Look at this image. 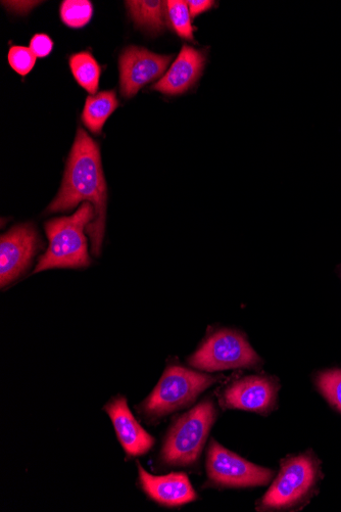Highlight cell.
<instances>
[{
	"label": "cell",
	"instance_id": "obj_6",
	"mask_svg": "<svg viewBox=\"0 0 341 512\" xmlns=\"http://www.w3.org/2000/svg\"><path fill=\"white\" fill-rule=\"evenodd\" d=\"M188 363L194 368L208 372L257 368L263 364L245 335L232 330L214 333L189 357Z\"/></svg>",
	"mask_w": 341,
	"mask_h": 512
},
{
	"label": "cell",
	"instance_id": "obj_2",
	"mask_svg": "<svg viewBox=\"0 0 341 512\" xmlns=\"http://www.w3.org/2000/svg\"><path fill=\"white\" fill-rule=\"evenodd\" d=\"M323 473L312 451L281 461L280 471L267 493L258 501V511H291L303 507L317 494Z\"/></svg>",
	"mask_w": 341,
	"mask_h": 512
},
{
	"label": "cell",
	"instance_id": "obj_5",
	"mask_svg": "<svg viewBox=\"0 0 341 512\" xmlns=\"http://www.w3.org/2000/svg\"><path fill=\"white\" fill-rule=\"evenodd\" d=\"M218 378L180 365L169 366L153 393L140 406L146 416L161 418L180 410L214 385Z\"/></svg>",
	"mask_w": 341,
	"mask_h": 512
},
{
	"label": "cell",
	"instance_id": "obj_7",
	"mask_svg": "<svg viewBox=\"0 0 341 512\" xmlns=\"http://www.w3.org/2000/svg\"><path fill=\"white\" fill-rule=\"evenodd\" d=\"M209 482L219 488L264 487L273 480L275 473L240 457L212 440L207 455Z\"/></svg>",
	"mask_w": 341,
	"mask_h": 512
},
{
	"label": "cell",
	"instance_id": "obj_9",
	"mask_svg": "<svg viewBox=\"0 0 341 512\" xmlns=\"http://www.w3.org/2000/svg\"><path fill=\"white\" fill-rule=\"evenodd\" d=\"M40 238L32 224L13 227L0 242V286L15 281L32 263Z\"/></svg>",
	"mask_w": 341,
	"mask_h": 512
},
{
	"label": "cell",
	"instance_id": "obj_3",
	"mask_svg": "<svg viewBox=\"0 0 341 512\" xmlns=\"http://www.w3.org/2000/svg\"><path fill=\"white\" fill-rule=\"evenodd\" d=\"M91 204L83 203L75 214L46 222L50 247L41 256L34 273L53 268H79L90 264L86 227L94 220Z\"/></svg>",
	"mask_w": 341,
	"mask_h": 512
},
{
	"label": "cell",
	"instance_id": "obj_4",
	"mask_svg": "<svg viewBox=\"0 0 341 512\" xmlns=\"http://www.w3.org/2000/svg\"><path fill=\"white\" fill-rule=\"evenodd\" d=\"M217 410L206 400L178 418L161 450L160 460L168 467H190L197 463L216 421Z\"/></svg>",
	"mask_w": 341,
	"mask_h": 512
},
{
	"label": "cell",
	"instance_id": "obj_10",
	"mask_svg": "<svg viewBox=\"0 0 341 512\" xmlns=\"http://www.w3.org/2000/svg\"><path fill=\"white\" fill-rule=\"evenodd\" d=\"M172 60V55H158L136 46L125 50L120 58L122 96L132 98L145 84L162 77Z\"/></svg>",
	"mask_w": 341,
	"mask_h": 512
},
{
	"label": "cell",
	"instance_id": "obj_19",
	"mask_svg": "<svg viewBox=\"0 0 341 512\" xmlns=\"http://www.w3.org/2000/svg\"><path fill=\"white\" fill-rule=\"evenodd\" d=\"M93 7L88 0H66L61 6L62 21L70 28L86 26L92 17Z\"/></svg>",
	"mask_w": 341,
	"mask_h": 512
},
{
	"label": "cell",
	"instance_id": "obj_11",
	"mask_svg": "<svg viewBox=\"0 0 341 512\" xmlns=\"http://www.w3.org/2000/svg\"><path fill=\"white\" fill-rule=\"evenodd\" d=\"M207 62L203 51L183 45L182 49L167 73L157 82L153 89L166 96H180L188 91L201 78Z\"/></svg>",
	"mask_w": 341,
	"mask_h": 512
},
{
	"label": "cell",
	"instance_id": "obj_13",
	"mask_svg": "<svg viewBox=\"0 0 341 512\" xmlns=\"http://www.w3.org/2000/svg\"><path fill=\"white\" fill-rule=\"evenodd\" d=\"M105 409L111 417L120 444L129 456H140L152 449L155 439L135 420L126 398L112 400Z\"/></svg>",
	"mask_w": 341,
	"mask_h": 512
},
{
	"label": "cell",
	"instance_id": "obj_16",
	"mask_svg": "<svg viewBox=\"0 0 341 512\" xmlns=\"http://www.w3.org/2000/svg\"><path fill=\"white\" fill-rule=\"evenodd\" d=\"M71 71L79 83L91 95L99 89L102 68L88 52L73 55L70 58Z\"/></svg>",
	"mask_w": 341,
	"mask_h": 512
},
{
	"label": "cell",
	"instance_id": "obj_21",
	"mask_svg": "<svg viewBox=\"0 0 341 512\" xmlns=\"http://www.w3.org/2000/svg\"><path fill=\"white\" fill-rule=\"evenodd\" d=\"M30 49L37 58H45L54 49V42L46 34H36L30 41Z\"/></svg>",
	"mask_w": 341,
	"mask_h": 512
},
{
	"label": "cell",
	"instance_id": "obj_1",
	"mask_svg": "<svg viewBox=\"0 0 341 512\" xmlns=\"http://www.w3.org/2000/svg\"><path fill=\"white\" fill-rule=\"evenodd\" d=\"M107 183L102 167L101 152L93 139L79 128L69 156L62 188L48 207V212H66L80 203L92 205L95 217L86 227L94 256L101 254L106 229Z\"/></svg>",
	"mask_w": 341,
	"mask_h": 512
},
{
	"label": "cell",
	"instance_id": "obj_20",
	"mask_svg": "<svg viewBox=\"0 0 341 512\" xmlns=\"http://www.w3.org/2000/svg\"><path fill=\"white\" fill-rule=\"evenodd\" d=\"M36 58L31 49L25 46H12L9 53L11 67L21 76H26L32 71Z\"/></svg>",
	"mask_w": 341,
	"mask_h": 512
},
{
	"label": "cell",
	"instance_id": "obj_22",
	"mask_svg": "<svg viewBox=\"0 0 341 512\" xmlns=\"http://www.w3.org/2000/svg\"><path fill=\"white\" fill-rule=\"evenodd\" d=\"M187 4L190 16L193 19L210 11L216 3L211 2V0H190V2H187Z\"/></svg>",
	"mask_w": 341,
	"mask_h": 512
},
{
	"label": "cell",
	"instance_id": "obj_8",
	"mask_svg": "<svg viewBox=\"0 0 341 512\" xmlns=\"http://www.w3.org/2000/svg\"><path fill=\"white\" fill-rule=\"evenodd\" d=\"M279 390L277 379L250 376L230 384L222 394L221 403L228 409L268 415L276 409Z\"/></svg>",
	"mask_w": 341,
	"mask_h": 512
},
{
	"label": "cell",
	"instance_id": "obj_12",
	"mask_svg": "<svg viewBox=\"0 0 341 512\" xmlns=\"http://www.w3.org/2000/svg\"><path fill=\"white\" fill-rule=\"evenodd\" d=\"M139 483L143 491L160 505L177 507L197 500L188 477L183 473L153 476L138 464Z\"/></svg>",
	"mask_w": 341,
	"mask_h": 512
},
{
	"label": "cell",
	"instance_id": "obj_18",
	"mask_svg": "<svg viewBox=\"0 0 341 512\" xmlns=\"http://www.w3.org/2000/svg\"><path fill=\"white\" fill-rule=\"evenodd\" d=\"M318 392L338 412L341 413V369L322 370L316 376Z\"/></svg>",
	"mask_w": 341,
	"mask_h": 512
},
{
	"label": "cell",
	"instance_id": "obj_17",
	"mask_svg": "<svg viewBox=\"0 0 341 512\" xmlns=\"http://www.w3.org/2000/svg\"><path fill=\"white\" fill-rule=\"evenodd\" d=\"M167 4V22L171 29L182 39L194 41V28L187 2L170 0Z\"/></svg>",
	"mask_w": 341,
	"mask_h": 512
},
{
	"label": "cell",
	"instance_id": "obj_15",
	"mask_svg": "<svg viewBox=\"0 0 341 512\" xmlns=\"http://www.w3.org/2000/svg\"><path fill=\"white\" fill-rule=\"evenodd\" d=\"M130 16L135 24L154 35L161 34L167 24L166 2H127Z\"/></svg>",
	"mask_w": 341,
	"mask_h": 512
},
{
	"label": "cell",
	"instance_id": "obj_14",
	"mask_svg": "<svg viewBox=\"0 0 341 512\" xmlns=\"http://www.w3.org/2000/svg\"><path fill=\"white\" fill-rule=\"evenodd\" d=\"M119 107V101L114 90L103 91L94 97L86 99L82 121L95 135L102 133L107 120Z\"/></svg>",
	"mask_w": 341,
	"mask_h": 512
}]
</instances>
